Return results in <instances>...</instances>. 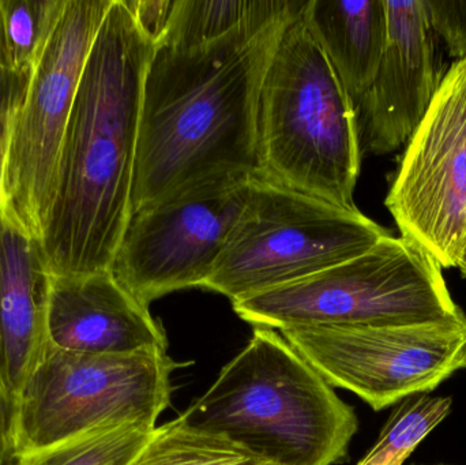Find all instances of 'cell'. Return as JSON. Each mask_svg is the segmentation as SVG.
I'll list each match as a JSON object with an SVG mask.
<instances>
[{
  "label": "cell",
  "instance_id": "20",
  "mask_svg": "<svg viewBox=\"0 0 466 465\" xmlns=\"http://www.w3.org/2000/svg\"><path fill=\"white\" fill-rule=\"evenodd\" d=\"M155 429L115 426L19 456L14 465H130Z\"/></svg>",
  "mask_w": 466,
  "mask_h": 465
},
{
  "label": "cell",
  "instance_id": "3",
  "mask_svg": "<svg viewBox=\"0 0 466 465\" xmlns=\"http://www.w3.org/2000/svg\"><path fill=\"white\" fill-rule=\"evenodd\" d=\"M180 417L277 465L339 463L359 428L352 407L281 333L263 327Z\"/></svg>",
  "mask_w": 466,
  "mask_h": 465
},
{
  "label": "cell",
  "instance_id": "10",
  "mask_svg": "<svg viewBox=\"0 0 466 465\" xmlns=\"http://www.w3.org/2000/svg\"><path fill=\"white\" fill-rule=\"evenodd\" d=\"M385 204L404 239L442 269L459 268L466 238V59L442 76Z\"/></svg>",
  "mask_w": 466,
  "mask_h": 465
},
{
  "label": "cell",
  "instance_id": "9",
  "mask_svg": "<svg viewBox=\"0 0 466 465\" xmlns=\"http://www.w3.org/2000/svg\"><path fill=\"white\" fill-rule=\"evenodd\" d=\"M331 385L375 411L427 395L466 369V321L279 330Z\"/></svg>",
  "mask_w": 466,
  "mask_h": 465
},
{
  "label": "cell",
  "instance_id": "27",
  "mask_svg": "<svg viewBox=\"0 0 466 465\" xmlns=\"http://www.w3.org/2000/svg\"><path fill=\"white\" fill-rule=\"evenodd\" d=\"M14 465V464H13Z\"/></svg>",
  "mask_w": 466,
  "mask_h": 465
},
{
  "label": "cell",
  "instance_id": "23",
  "mask_svg": "<svg viewBox=\"0 0 466 465\" xmlns=\"http://www.w3.org/2000/svg\"><path fill=\"white\" fill-rule=\"evenodd\" d=\"M125 3L145 37L157 45L168 26L175 0H125Z\"/></svg>",
  "mask_w": 466,
  "mask_h": 465
},
{
  "label": "cell",
  "instance_id": "5",
  "mask_svg": "<svg viewBox=\"0 0 466 465\" xmlns=\"http://www.w3.org/2000/svg\"><path fill=\"white\" fill-rule=\"evenodd\" d=\"M252 327H394L465 322L442 268L393 235L311 278L233 302Z\"/></svg>",
  "mask_w": 466,
  "mask_h": 465
},
{
  "label": "cell",
  "instance_id": "22",
  "mask_svg": "<svg viewBox=\"0 0 466 465\" xmlns=\"http://www.w3.org/2000/svg\"><path fill=\"white\" fill-rule=\"evenodd\" d=\"M30 76L32 73H8L0 81V201L11 128L26 96Z\"/></svg>",
  "mask_w": 466,
  "mask_h": 465
},
{
  "label": "cell",
  "instance_id": "1",
  "mask_svg": "<svg viewBox=\"0 0 466 465\" xmlns=\"http://www.w3.org/2000/svg\"><path fill=\"white\" fill-rule=\"evenodd\" d=\"M303 5L282 0L204 45L156 46L142 90L133 213L257 174L263 78L285 25Z\"/></svg>",
  "mask_w": 466,
  "mask_h": 465
},
{
  "label": "cell",
  "instance_id": "14",
  "mask_svg": "<svg viewBox=\"0 0 466 465\" xmlns=\"http://www.w3.org/2000/svg\"><path fill=\"white\" fill-rule=\"evenodd\" d=\"M52 278L38 240L0 212V387L14 409L48 346Z\"/></svg>",
  "mask_w": 466,
  "mask_h": 465
},
{
  "label": "cell",
  "instance_id": "18",
  "mask_svg": "<svg viewBox=\"0 0 466 465\" xmlns=\"http://www.w3.org/2000/svg\"><path fill=\"white\" fill-rule=\"evenodd\" d=\"M67 0H0V24L10 71L33 73Z\"/></svg>",
  "mask_w": 466,
  "mask_h": 465
},
{
  "label": "cell",
  "instance_id": "17",
  "mask_svg": "<svg viewBox=\"0 0 466 465\" xmlns=\"http://www.w3.org/2000/svg\"><path fill=\"white\" fill-rule=\"evenodd\" d=\"M282 0H175L168 26L156 46L194 48L220 40L246 22L265 15Z\"/></svg>",
  "mask_w": 466,
  "mask_h": 465
},
{
  "label": "cell",
  "instance_id": "24",
  "mask_svg": "<svg viewBox=\"0 0 466 465\" xmlns=\"http://www.w3.org/2000/svg\"><path fill=\"white\" fill-rule=\"evenodd\" d=\"M13 403L0 387V465H13V425H14Z\"/></svg>",
  "mask_w": 466,
  "mask_h": 465
},
{
  "label": "cell",
  "instance_id": "4",
  "mask_svg": "<svg viewBox=\"0 0 466 465\" xmlns=\"http://www.w3.org/2000/svg\"><path fill=\"white\" fill-rule=\"evenodd\" d=\"M303 7L285 25L263 78L257 174L339 207H356L363 152L358 111L312 35Z\"/></svg>",
  "mask_w": 466,
  "mask_h": 465
},
{
  "label": "cell",
  "instance_id": "12",
  "mask_svg": "<svg viewBox=\"0 0 466 465\" xmlns=\"http://www.w3.org/2000/svg\"><path fill=\"white\" fill-rule=\"evenodd\" d=\"M388 40L377 76L356 106L361 150L394 152L426 116L441 81L423 0H386Z\"/></svg>",
  "mask_w": 466,
  "mask_h": 465
},
{
  "label": "cell",
  "instance_id": "8",
  "mask_svg": "<svg viewBox=\"0 0 466 465\" xmlns=\"http://www.w3.org/2000/svg\"><path fill=\"white\" fill-rule=\"evenodd\" d=\"M114 0H67L14 119L0 212L38 240L85 63Z\"/></svg>",
  "mask_w": 466,
  "mask_h": 465
},
{
  "label": "cell",
  "instance_id": "25",
  "mask_svg": "<svg viewBox=\"0 0 466 465\" xmlns=\"http://www.w3.org/2000/svg\"><path fill=\"white\" fill-rule=\"evenodd\" d=\"M8 73H13V71H10V67H8L5 38H3L2 24H0V81H2Z\"/></svg>",
  "mask_w": 466,
  "mask_h": 465
},
{
  "label": "cell",
  "instance_id": "7",
  "mask_svg": "<svg viewBox=\"0 0 466 465\" xmlns=\"http://www.w3.org/2000/svg\"><path fill=\"white\" fill-rule=\"evenodd\" d=\"M177 368L160 349L89 355L48 344L16 401L14 460L101 429L157 428Z\"/></svg>",
  "mask_w": 466,
  "mask_h": 465
},
{
  "label": "cell",
  "instance_id": "26",
  "mask_svg": "<svg viewBox=\"0 0 466 465\" xmlns=\"http://www.w3.org/2000/svg\"><path fill=\"white\" fill-rule=\"evenodd\" d=\"M459 269H460V272H461V275L464 276V278H466V238H465L464 251H462V257H461V261H460Z\"/></svg>",
  "mask_w": 466,
  "mask_h": 465
},
{
  "label": "cell",
  "instance_id": "13",
  "mask_svg": "<svg viewBox=\"0 0 466 465\" xmlns=\"http://www.w3.org/2000/svg\"><path fill=\"white\" fill-rule=\"evenodd\" d=\"M49 346L89 355L168 349L161 325L111 272L52 278Z\"/></svg>",
  "mask_w": 466,
  "mask_h": 465
},
{
  "label": "cell",
  "instance_id": "2",
  "mask_svg": "<svg viewBox=\"0 0 466 465\" xmlns=\"http://www.w3.org/2000/svg\"><path fill=\"white\" fill-rule=\"evenodd\" d=\"M156 45L114 0L63 136L41 251L54 278L111 270L133 216L145 74Z\"/></svg>",
  "mask_w": 466,
  "mask_h": 465
},
{
  "label": "cell",
  "instance_id": "15",
  "mask_svg": "<svg viewBox=\"0 0 466 465\" xmlns=\"http://www.w3.org/2000/svg\"><path fill=\"white\" fill-rule=\"evenodd\" d=\"M303 16L358 106L371 86L385 52L386 0H307Z\"/></svg>",
  "mask_w": 466,
  "mask_h": 465
},
{
  "label": "cell",
  "instance_id": "16",
  "mask_svg": "<svg viewBox=\"0 0 466 465\" xmlns=\"http://www.w3.org/2000/svg\"><path fill=\"white\" fill-rule=\"evenodd\" d=\"M130 465H277L218 434L188 425L182 417L150 434Z\"/></svg>",
  "mask_w": 466,
  "mask_h": 465
},
{
  "label": "cell",
  "instance_id": "6",
  "mask_svg": "<svg viewBox=\"0 0 466 465\" xmlns=\"http://www.w3.org/2000/svg\"><path fill=\"white\" fill-rule=\"evenodd\" d=\"M391 235L358 207H344L255 174L204 288L231 302L311 278Z\"/></svg>",
  "mask_w": 466,
  "mask_h": 465
},
{
  "label": "cell",
  "instance_id": "19",
  "mask_svg": "<svg viewBox=\"0 0 466 465\" xmlns=\"http://www.w3.org/2000/svg\"><path fill=\"white\" fill-rule=\"evenodd\" d=\"M451 398L416 395L394 409L366 458L358 465H402L413 450L449 417Z\"/></svg>",
  "mask_w": 466,
  "mask_h": 465
},
{
  "label": "cell",
  "instance_id": "11",
  "mask_svg": "<svg viewBox=\"0 0 466 465\" xmlns=\"http://www.w3.org/2000/svg\"><path fill=\"white\" fill-rule=\"evenodd\" d=\"M251 177L202 186L133 213L109 272L147 308L171 292L204 288Z\"/></svg>",
  "mask_w": 466,
  "mask_h": 465
},
{
  "label": "cell",
  "instance_id": "21",
  "mask_svg": "<svg viewBox=\"0 0 466 465\" xmlns=\"http://www.w3.org/2000/svg\"><path fill=\"white\" fill-rule=\"evenodd\" d=\"M430 27L457 60L466 59V0H423Z\"/></svg>",
  "mask_w": 466,
  "mask_h": 465
}]
</instances>
